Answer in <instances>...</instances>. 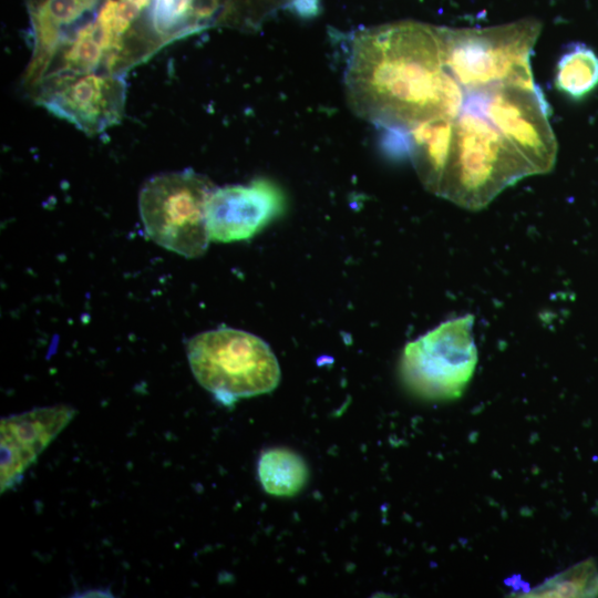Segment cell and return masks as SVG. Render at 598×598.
<instances>
[{"instance_id":"277c9868","label":"cell","mask_w":598,"mask_h":598,"mask_svg":"<svg viewBox=\"0 0 598 598\" xmlns=\"http://www.w3.org/2000/svg\"><path fill=\"white\" fill-rule=\"evenodd\" d=\"M197 382L224 405L272 391L280 369L274 352L259 337L220 327L194 336L186 344Z\"/></svg>"},{"instance_id":"5b68a950","label":"cell","mask_w":598,"mask_h":598,"mask_svg":"<svg viewBox=\"0 0 598 598\" xmlns=\"http://www.w3.org/2000/svg\"><path fill=\"white\" fill-rule=\"evenodd\" d=\"M213 183L192 169L169 172L147 179L138 194L146 235L158 246L187 258L206 251V210Z\"/></svg>"},{"instance_id":"52a82bcc","label":"cell","mask_w":598,"mask_h":598,"mask_svg":"<svg viewBox=\"0 0 598 598\" xmlns=\"http://www.w3.org/2000/svg\"><path fill=\"white\" fill-rule=\"evenodd\" d=\"M530 165L535 175L556 163L557 142L549 106L539 87L498 86L465 96Z\"/></svg>"},{"instance_id":"5bb4252c","label":"cell","mask_w":598,"mask_h":598,"mask_svg":"<svg viewBox=\"0 0 598 598\" xmlns=\"http://www.w3.org/2000/svg\"><path fill=\"white\" fill-rule=\"evenodd\" d=\"M528 597H596L598 596V569L592 559L547 579L528 591Z\"/></svg>"},{"instance_id":"7c38bea8","label":"cell","mask_w":598,"mask_h":598,"mask_svg":"<svg viewBox=\"0 0 598 598\" xmlns=\"http://www.w3.org/2000/svg\"><path fill=\"white\" fill-rule=\"evenodd\" d=\"M258 477L268 494L293 496L305 486L308 468L299 454L285 447H276L261 454Z\"/></svg>"},{"instance_id":"7a4b0ae2","label":"cell","mask_w":598,"mask_h":598,"mask_svg":"<svg viewBox=\"0 0 598 598\" xmlns=\"http://www.w3.org/2000/svg\"><path fill=\"white\" fill-rule=\"evenodd\" d=\"M535 175L530 165L472 104L454 120V137L437 196L480 210L504 189Z\"/></svg>"},{"instance_id":"8992f818","label":"cell","mask_w":598,"mask_h":598,"mask_svg":"<svg viewBox=\"0 0 598 598\" xmlns=\"http://www.w3.org/2000/svg\"><path fill=\"white\" fill-rule=\"evenodd\" d=\"M474 317L450 319L409 342L400 360V375L416 396L431 401L462 395L477 364Z\"/></svg>"},{"instance_id":"3957f363","label":"cell","mask_w":598,"mask_h":598,"mask_svg":"<svg viewBox=\"0 0 598 598\" xmlns=\"http://www.w3.org/2000/svg\"><path fill=\"white\" fill-rule=\"evenodd\" d=\"M540 29L534 19L488 28L441 27L446 68L465 96L498 86L537 89L530 56Z\"/></svg>"},{"instance_id":"4fadbf2b","label":"cell","mask_w":598,"mask_h":598,"mask_svg":"<svg viewBox=\"0 0 598 598\" xmlns=\"http://www.w3.org/2000/svg\"><path fill=\"white\" fill-rule=\"evenodd\" d=\"M554 81L569 97H584L598 85V56L585 44H573L560 55Z\"/></svg>"},{"instance_id":"9c48e42d","label":"cell","mask_w":598,"mask_h":598,"mask_svg":"<svg viewBox=\"0 0 598 598\" xmlns=\"http://www.w3.org/2000/svg\"><path fill=\"white\" fill-rule=\"evenodd\" d=\"M283 208L280 188L264 178L215 188L207 203L208 235L210 240L220 243L250 238Z\"/></svg>"},{"instance_id":"6da1fadb","label":"cell","mask_w":598,"mask_h":598,"mask_svg":"<svg viewBox=\"0 0 598 598\" xmlns=\"http://www.w3.org/2000/svg\"><path fill=\"white\" fill-rule=\"evenodd\" d=\"M344 86L359 117L395 134L432 120L455 118L465 102L445 64L441 27L416 21L355 32Z\"/></svg>"},{"instance_id":"ba28073f","label":"cell","mask_w":598,"mask_h":598,"mask_svg":"<svg viewBox=\"0 0 598 598\" xmlns=\"http://www.w3.org/2000/svg\"><path fill=\"white\" fill-rule=\"evenodd\" d=\"M126 91L123 75L87 72L45 78L28 93L56 117L86 135H96L121 122Z\"/></svg>"},{"instance_id":"30bf717a","label":"cell","mask_w":598,"mask_h":598,"mask_svg":"<svg viewBox=\"0 0 598 598\" xmlns=\"http://www.w3.org/2000/svg\"><path fill=\"white\" fill-rule=\"evenodd\" d=\"M74 415V408L56 404L1 419V493L21 481L25 471L72 421Z\"/></svg>"},{"instance_id":"9a60e30c","label":"cell","mask_w":598,"mask_h":598,"mask_svg":"<svg viewBox=\"0 0 598 598\" xmlns=\"http://www.w3.org/2000/svg\"><path fill=\"white\" fill-rule=\"evenodd\" d=\"M287 7L300 17H313L319 11V0H290Z\"/></svg>"},{"instance_id":"8fae6325","label":"cell","mask_w":598,"mask_h":598,"mask_svg":"<svg viewBox=\"0 0 598 598\" xmlns=\"http://www.w3.org/2000/svg\"><path fill=\"white\" fill-rule=\"evenodd\" d=\"M454 120H432L399 134L406 137L408 151L420 181L435 195L451 153Z\"/></svg>"}]
</instances>
